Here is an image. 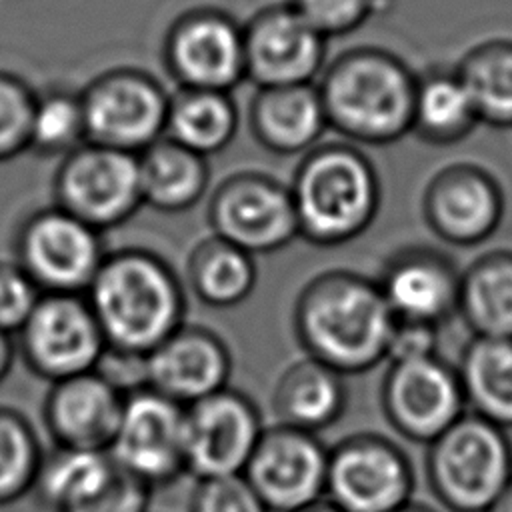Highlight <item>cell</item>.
Here are the masks:
<instances>
[{"label":"cell","mask_w":512,"mask_h":512,"mask_svg":"<svg viewBox=\"0 0 512 512\" xmlns=\"http://www.w3.org/2000/svg\"><path fill=\"white\" fill-rule=\"evenodd\" d=\"M86 142L80 92L48 88L34 98L30 118V150L44 156H66Z\"/></svg>","instance_id":"d6a6232c"},{"label":"cell","mask_w":512,"mask_h":512,"mask_svg":"<svg viewBox=\"0 0 512 512\" xmlns=\"http://www.w3.org/2000/svg\"><path fill=\"white\" fill-rule=\"evenodd\" d=\"M238 108L230 92L186 90L170 96L166 134L180 146L208 158L236 136Z\"/></svg>","instance_id":"f1b7e54d"},{"label":"cell","mask_w":512,"mask_h":512,"mask_svg":"<svg viewBox=\"0 0 512 512\" xmlns=\"http://www.w3.org/2000/svg\"><path fill=\"white\" fill-rule=\"evenodd\" d=\"M264 428L256 402L232 386L186 406V474L196 480L242 474Z\"/></svg>","instance_id":"2e32d148"},{"label":"cell","mask_w":512,"mask_h":512,"mask_svg":"<svg viewBox=\"0 0 512 512\" xmlns=\"http://www.w3.org/2000/svg\"><path fill=\"white\" fill-rule=\"evenodd\" d=\"M408 454L376 432H356L328 448L324 500L340 512H392L412 500Z\"/></svg>","instance_id":"52a82bcc"},{"label":"cell","mask_w":512,"mask_h":512,"mask_svg":"<svg viewBox=\"0 0 512 512\" xmlns=\"http://www.w3.org/2000/svg\"><path fill=\"white\" fill-rule=\"evenodd\" d=\"M162 58L168 74L186 90L232 92L246 80L244 30L218 8H192L164 34Z\"/></svg>","instance_id":"7c38bea8"},{"label":"cell","mask_w":512,"mask_h":512,"mask_svg":"<svg viewBox=\"0 0 512 512\" xmlns=\"http://www.w3.org/2000/svg\"><path fill=\"white\" fill-rule=\"evenodd\" d=\"M18 348H16V340L12 334L0 330V384L8 378L14 360H16Z\"/></svg>","instance_id":"ab89813d"},{"label":"cell","mask_w":512,"mask_h":512,"mask_svg":"<svg viewBox=\"0 0 512 512\" xmlns=\"http://www.w3.org/2000/svg\"><path fill=\"white\" fill-rule=\"evenodd\" d=\"M152 488L116 466L108 484L72 512H148Z\"/></svg>","instance_id":"74e56055"},{"label":"cell","mask_w":512,"mask_h":512,"mask_svg":"<svg viewBox=\"0 0 512 512\" xmlns=\"http://www.w3.org/2000/svg\"><path fill=\"white\" fill-rule=\"evenodd\" d=\"M54 204L98 232L124 224L142 206L138 154L84 142L58 164Z\"/></svg>","instance_id":"ba28073f"},{"label":"cell","mask_w":512,"mask_h":512,"mask_svg":"<svg viewBox=\"0 0 512 512\" xmlns=\"http://www.w3.org/2000/svg\"><path fill=\"white\" fill-rule=\"evenodd\" d=\"M34 98L26 80L0 70V162L28 150Z\"/></svg>","instance_id":"836d02e7"},{"label":"cell","mask_w":512,"mask_h":512,"mask_svg":"<svg viewBox=\"0 0 512 512\" xmlns=\"http://www.w3.org/2000/svg\"><path fill=\"white\" fill-rule=\"evenodd\" d=\"M244 30L246 80L258 88L314 84L328 38L288 2L258 10Z\"/></svg>","instance_id":"e0dca14e"},{"label":"cell","mask_w":512,"mask_h":512,"mask_svg":"<svg viewBox=\"0 0 512 512\" xmlns=\"http://www.w3.org/2000/svg\"><path fill=\"white\" fill-rule=\"evenodd\" d=\"M416 80L390 50L358 46L338 54L316 82L328 130L354 146L398 142L412 130Z\"/></svg>","instance_id":"3957f363"},{"label":"cell","mask_w":512,"mask_h":512,"mask_svg":"<svg viewBox=\"0 0 512 512\" xmlns=\"http://www.w3.org/2000/svg\"><path fill=\"white\" fill-rule=\"evenodd\" d=\"M456 372L466 408L490 424L512 428V338L472 336Z\"/></svg>","instance_id":"484cf974"},{"label":"cell","mask_w":512,"mask_h":512,"mask_svg":"<svg viewBox=\"0 0 512 512\" xmlns=\"http://www.w3.org/2000/svg\"><path fill=\"white\" fill-rule=\"evenodd\" d=\"M292 322L308 358L352 376L386 360L396 318L376 280L350 270H330L300 290Z\"/></svg>","instance_id":"6da1fadb"},{"label":"cell","mask_w":512,"mask_h":512,"mask_svg":"<svg viewBox=\"0 0 512 512\" xmlns=\"http://www.w3.org/2000/svg\"><path fill=\"white\" fill-rule=\"evenodd\" d=\"M480 124L512 128V40L490 38L468 48L454 66Z\"/></svg>","instance_id":"f546056e"},{"label":"cell","mask_w":512,"mask_h":512,"mask_svg":"<svg viewBox=\"0 0 512 512\" xmlns=\"http://www.w3.org/2000/svg\"><path fill=\"white\" fill-rule=\"evenodd\" d=\"M114 472L108 452L52 446L42 456L32 492L50 512H72L94 498Z\"/></svg>","instance_id":"83f0119b"},{"label":"cell","mask_w":512,"mask_h":512,"mask_svg":"<svg viewBox=\"0 0 512 512\" xmlns=\"http://www.w3.org/2000/svg\"><path fill=\"white\" fill-rule=\"evenodd\" d=\"M142 204L158 212H186L210 184L208 158L162 136L138 154Z\"/></svg>","instance_id":"cb8c5ba5"},{"label":"cell","mask_w":512,"mask_h":512,"mask_svg":"<svg viewBox=\"0 0 512 512\" xmlns=\"http://www.w3.org/2000/svg\"><path fill=\"white\" fill-rule=\"evenodd\" d=\"M486 512H512V482Z\"/></svg>","instance_id":"60d3db41"},{"label":"cell","mask_w":512,"mask_h":512,"mask_svg":"<svg viewBox=\"0 0 512 512\" xmlns=\"http://www.w3.org/2000/svg\"><path fill=\"white\" fill-rule=\"evenodd\" d=\"M190 512H268L242 474L202 478L190 494Z\"/></svg>","instance_id":"d590c367"},{"label":"cell","mask_w":512,"mask_h":512,"mask_svg":"<svg viewBox=\"0 0 512 512\" xmlns=\"http://www.w3.org/2000/svg\"><path fill=\"white\" fill-rule=\"evenodd\" d=\"M290 196L300 238L318 246H340L374 222L382 186L370 158L354 144H318L298 164Z\"/></svg>","instance_id":"277c9868"},{"label":"cell","mask_w":512,"mask_h":512,"mask_svg":"<svg viewBox=\"0 0 512 512\" xmlns=\"http://www.w3.org/2000/svg\"><path fill=\"white\" fill-rule=\"evenodd\" d=\"M100 234L54 204L20 224L16 262L42 294L84 296L108 254Z\"/></svg>","instance_id":"9c48e42d"},{"label":"cell","mask_w":512,"mask_h":512,"mask_svg":"<svg viewBox=\"0 0 512 512\" xmlns=\"http://www.w3.org/2000/svg\"><path fill=\"white\" fill-rule=\"evenodd\" d=\"M392 512H436V510H432V508L426 506V504H420V502L410 500L408 504H404V506H400V508H396V510H392Z\"/></svg>","instance_id":"b9f144b4"},{"label":"cell","mask_w":512,"mask_h":512,"mask_svg":"<svg viewBox=\"0 0 512 512\" xmlns=\"http://www.w3.org/2000/svg\"><path fill=\"white\" fill-rule=\"evenodd\" d=\"M300 512H340L336 506H332L330 502H326V500H322V502H318V504H314V506H310V508H304V510H300Z\"/></svg>","instance_id":"7bdbcfd3"},{"label":"cell","mask_w":512,"mask_h":512,"mask_svg":"<svg viewBox=\"0 0 512 512\" xmlns=\"http://www.w3.org/2000/svg\"><path fill=\"white\" fill-rule=\"evenodd\" d=\"M108 350L146 358L186 318V296L172 266L144 248L108 252L84 294Z\"/></svg>","instance_id":"7a4b0ae2"},{"label":"cell","mask_w":512,"mask_h":512,"mask_svg":"<svg viewBox=\"0 0 512 512\" xmlns=\"http://www.w3.org/2000/svg\"><path fill=\"white\" fill-rule=\"evenodd\" d=\"M212 236L258 256L286 248L300 238L290 186L262 172L224 178L208 204Z\"/></svg>","instance_id":"8fae6325"},{"label":"cell","mask_w":512,"mask_h":512,"mask_svg":"<svg viewBox=\"0 0 512 512\" xmlns=\"http://www.w3.org/2000/svg\"><path fill=\"white\" fill-rule=\"evenodd\" d=\"M386 0H288L328 40L360 28Z\"/></svg>","instance_id":"e575fe53"},{"label":"cell","mask_w":512,"mask_h":512,"mask_svg":"<svg viewBox=\"0 0 512 512\" xmlns=\"http://www.w3.org/2000/svg\"><path fill=\"white\" fill-rule=\"evenodd\" d=\"M462 270L432 246H408L388 258L378 288L396 320L440 328L458 312Z\"/></svg>","instance_id":"d6986e66"},{"label":"cell","mask_w":512,"mask_h":512,"mask_svg":"<svg viewBox=\"0 0 512 512\" xmlns=\"http://www.w3.org/2000/svg\"><path fill=\"white\" fill-rule=\"evenodd\" d=\"M480 124L474 104L454 68H430L416 80L412 134L432 146H452Z\"/></svg>","instance_id":"4316f807"},{"label":"cell","mask_w":512,"mask_h":512,"mask_svg":"<svg viewBox=\"0 0 512 512\" xmlns=\"http://www.w3.org/2000/svg\"><path fill=\"white\" fill-rule=\"evenodd\" d=\"M44 452L32 422L16 408L0 406V506L34 490Z\"/></svg>","instance_id":"1f68e13d"},{"label":"cell","mask_w":512,"mask_h":512,"mask_svg":"<svg viewBox=\"0 0 512 512\" xmlns=\"http://www.w3.org/2000/svg\"><path fill=\"white\" fill-rule=\"evenodd\" d=\"M256 276L254 256L218 236L200 242L188 260L190 288L212 308L242 304L252 294Z\"/></svg>","instance_id":"4dcf8cb0"},{"label":"cell","mask_w":512,"mask_h":512,"mask_svg":"<svg viewBox=\"0 0 512 512\" xmlns=\"http://www.w3.org/2000/svg\"><path fill=\"white\" fill-rule=\"evenodd\" d=\"M110 458L152 490L186 474L184 406L144 386L124 396Z\"/></svg>","instance_id":"4fadbf2b"},{"label":"cell","mask_w":512,"mask_h":512,"mask_svg":"<svg viewBox=\"0 0 512 512\" xmlns=\"http://www.w3.org/2000/svg\"><path fill=\"white\" fill-rule=\"evenodd\" d=\"M456 314L472 336L512 338V250L486 252L462 270Z\"/></svg>","instance_id":"d4e9b609"},{"label":"cell","mask_w":512,"mask_h":512,"mask_svg":"<svg viewBox=\"0 0 512 512\" xmlns=\"http://www.w3.org/2000/svg\"><path fill=\"white\" fill-rule=\"evenodd\" d=\"M344 378L308 356L286 366L272 390L276 424L312 434L336 424L348 406Z\"/></svg>","instance_id":"603a6c76"},{"label":"cell","mask_w":512,"mask_h":512,"mask_svg":"<svg viewBox=\"0 0 512 512\" xmlns=\"http://www.w3.org/2000/svg\"><path fill=\"white\" fill-rule=\"evenodd\" d=\"M232 354L212 330L182 324L146 356V386L190 406L230 386Z\"/></svg>","instance_id":"ffe728a7"},{"label":"cell","mask_w":512,"mask_h":512,"mask_svg":"<svg viewBox=\"0 0 512 512\" xmlns=\"http://www.w3.org/2000/svg\"><path fill=\"white\" fill-rule=\"evenodd\" d=\"M506 196L498 178L480 164L454 162L436 170L422 192V216L442 242L472 248L502 224Z\"/></svg>","instance_id":"ac0fdd59"},{"label":"cell","mask_w":512,"mask_h":512,"mask_svg":"<svg viewBox=\"0 0 512 512\" xmlns=\"http://www.w3.org/2000/svg\"><path fill=\"white\" fill-rule=\"evenodd\" d=\"M436 354H438L436 326L406 322V320L394 322L390 342H388V354H386V360H390V364L420 360Z\"/></svg>","instance_id":"f35d334b"},{"label":"cell","mask_w":512,"mask_h":512,"mask_svg":"<svg viewBox=\"0 0 512 512\" xmlns=\"http://www.w3.org/2000/svg\"><path fill=\"white\" fill-rule=\"evenodd\" d=\"M426 476L450 512H486L512 482V442L504 428L464 414L428 444Z\"/></svg>","instance_id":"5b68a950"},{"label":"cell","mask_w":512,"mask_h":512,"mask_svg":"<svg viewBox=\"0 0 512 512\" xmlns=\"http://www.w3.org/2000/svg\"><path fill=\"white\" fill-rule=\"evenodd\" d=\"M124 396L98 370L52 382L42 406L44 428L54 446L108 452Z\"/></svg>","instance_id":"44dd1931"},{"label":"cell","mask_w":512,"mask_h":512,"mask_svg":"<svg viewBox=\"0 0 512 512\" xmlns=\"http://www.w3.org/2000/svg\"><path fill=\"white\" fill-rule=\"evenodd\" d=\"M40 298V288L16 260H0V330L18 334Z\"/></svg>","instance_id":"8d00e7d4"},{"label":"cell","mask_w":512,"mask_h":512,"mask_svg":"<svg viewBox=\"0 0 512 512\" xmlns=\"http://www.w3.org/2000/svg\"><path fill=\"white\" fill-rule=\"evenodd\" d=\"M380 404L388 424L404 438L430 444L466 414L456 366L438 354L388 366Z\"/></svg>","instance_id":"9a60e30c"},{"label":"cell","mask_w":512,"mask_h":512,"mask_svg":"<svg viewBox=\"0 0 512 512\" xmlns=\"http://www.w3.org/2000/svg\"><path fill=\"white\" fill-rule=\"evenodd\" d=\"M248 120L256 142L280 156L310 152L328 130L316 82L258 88Z\"/></svg>","instance_id":"7402d4cb"},{"label":"cell","mask_w":512,"mask_h":512,"mask_svg":"<svg viewBox=\"0 0 512 512\" xmlns=\"http://www.w3.org/2000/svg\"><path fill=\"white\" fill-rule=\"evenodd\" d=\"M16 336L28 370L50 384L94 372L108 350L82 294H42Z\"/></svg>","instance_id":"30bf717a"},{"label":"cell","mask_w":512,"mask_h":512,"mask_svg":"<svg viewBox=\"0 0 512 512\" xmlns=\"http://www.w3.org/2000/svg\"><path fill=\"white\" fill-rule=\"evenodd\" d=\"M328 446L318 434L266 426L242 476L268 512H300L324 500Z\"/></svg>","instance_id":"5bb4252c"},{"label":"cell","mask_w":512,"mask_h":512,"mask_svg":"<svg viewBox=\"0 0 512 512\" xmlns=\"http://www.w3.org/2000/svg\"><path fill=\"white\" fill-rule=\"evenodd\" d=\"M166 88L138 68H112L80 92L86 142L140 154L166 134Z\"/></svg>","instance_id":"8992f818"}]
</instances>
